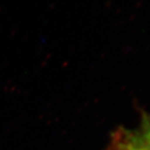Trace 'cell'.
I'll return each instance as SVG.
<instances>
[{
  "label": "cell",
  "mask_w": 150,
  "mask_h": 150,
  "mask_svg": "<svg viewBox=\"0 0 150 150\" xmlns=\"http://www.w3.org/2000/svg\"><path fill=\"white\" fill-rule=\"evenodd\" d=\"M107 150H150V124L143 119L136 129L120 127L111 137Z\"/></svg>",
  "instance_id": "cell-1"
},
{
  "label": "cell",
  "mask_w": 150,
  "mask_h": 150,
  "mask_svg": "<svg viewBox=\"0 0 150 150\" xmlns=\"http://www.w3.org/2000/svg\"><path fill=\"white\" fill-rule=\"evenodd\" d=\"M146 120L149 122V124H150V117H146Z\"/></svg>",
  "instance_id": "cell-2"
}]
</instances>
